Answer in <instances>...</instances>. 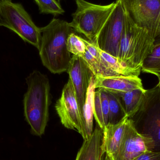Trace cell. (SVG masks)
Returning a JSON list of instances; mask_svg holds the SVG:
<instances>
[{
  "instance_id": "484cf974",
  "label": "cell",
  "mask_w": 160,
  "mask_h": 160,
  "mask_svg": "<svg viewBox=\"0 0 160 160\" xmlns=\"http://www.w3.org/2000/svg\"><path fill=\"white\" fill-rule=\"evenodd\" d=\"M158 84L159 85V86H160V82H158Z\"/></svg>"
},
{
  "instance_id": "277c9868",
  "label": "cell",
  "mask_w": 160,
  "mask_h": 160,
  "mask_svg": "<svg viewBox=\"0 0 160 160\" xmlns=\"http://www.w3.org/2000/svg\"><path fill=\"white\" fill-rule=\"evenodd\" d=\"M138 132L153 141V151L160 152V87L146 91L138 112L130 118Z\"/></svg>"
},
{
  "instance_id": "8992f818",
  "label": "cell",
  "mask_w": 160,
  "mask_h": 160,
  "mask_svg": "<svg viewBox=\"0 0 160 160\" xmlns=\"http://www.w3.org/2000/svg\"><path fill=\"white\" fill-rule=\"evenodd\" d=\"M2 13L10 26V30L25 42L39 50L41 43L40 28L37 26L21 4L11 0H0Z\"/></svg>"
},
{
  "instance_id": "4316f807",
  "label": "cell",
  "mask_w": 160,
  "mask_h": 160,
  "mask_svg": "<svg viewBox=\"0 0 160 160\" xmlns=\"http://www.w3.org/2000/svg\"><path fill=\"white\" fill-rule=\"evenodd\" d=\"M58 1H60V0H58Z\"/></svg>"
},
{
  "instance_id": "603a6c76",
  "label": "cell",
  "mask_w": 160,
  "mask_h": 160,
  "mask_svg": "<svg viewBox=\"0 0 160 160\" xmlns=\"http://www.w3.org/2000/svg\"><path fill=\"white\" fill-rule=\"evenodd\" d=\"M38 5L40 13L50 14L56 16L63 15L64 10L58 0H34Z\"/></svg>"
},
{
  "instance_id": "2e32d148",
  "label": "cell",
  "mask_w": 160,
  "mask_h": 160,
  "mask_svg": "<svg viewBox=\"0 0 160 160\" xmlns=\"http://www.w3.org/2000/svg\"><path fill=\"white\" fill-rule=\"evenodd\" d=\"M95 89V77L94 75L91 77L89 82L82 116V132L81 134L84 141L88 140L93 132Z\"/></svg>"
},
{
  "instance_id": "5b68a950",
  "label": "cell",
  "mask_w": 160,
  "mask_h": 160,
  "mask_svg": "<svg viewBox=\"0 0 160 160\" xmlns=\"http://www.w3.org/2000/svg\"><path fill=\"white\" fill-rule=\"evenodd\" d=\"M77 8L69 23L76 32L93 42L112 13L115 2L107 5L95 4L85 0H76Z\"/></svg>"
},
{
  "instance_id": "7c38bea8",
  "label": "cell",
  "mask_w": 160,
  "mask_h": 160,
  "mask_svg": "<svg viewBox=\"0 0 160 160\" xmlns=\"http://www.w3.org/2000/svg\"><path fill=\"white\" fill-rule=\"evenodd\" d=\"M95 77L96 88L102 89L111 93H122L135 89H144L142 82L136 76H104L97 75Z\"/></svg>"
},
{
  "instance_id": "ba28073f",
  "label": "cell",
  "mask_w": 160,
  "mask_h": 160,
  "mask_svg": "<svg viewBox=\"0 0 160 160\" xmlns=\"http://www.w3.org/2000/svg\"><path fill=\"white\" fill-rule=\"evenodd\" d=\"M124 8L118 1L93 43L101 50L118 58L125 23Z\"/></svg>"
},
{
  "instance_id": "d4e9b609",
  "label": "cell",
  "mask_w": 160,
  "mask_h": 160,
  "mask_svg": "<svg viewBox=\"0 0 160 160\" xmlns=\"http://www.w3.org/2000/svg\"><path fill=\"white\" fill-rule=\"evenodd\" d=\"M0 26H4V27H6V28L10 29V26H9V24L5 18L4 17L2 13L1 7H0Z\"/></svg>"
},
{
  "instance_id": "7402d4cb",
  "label": "cell",
  "mask_w": 160,
  "mask_h": 160,
  "mask_svg": "<svg viewBox=\"0 0 160 160\" xmlns=\"http://www.w3.org/2000/svg\"><path fill=\"white\" fill-rule=\"evenodd\" d=\"M67 47L68 51L73 55L82 58L86 52V45L82 38L74 32L70 34L67 41Z\"/></svg>"
},
{
  "instance_id": "3957f363",
  "label": "cell",
  "mask_w": 160,
  "mask_h": 160,
  "mask_svg": "<svg viewBox=\"0 0 160 160\" xmlns=\"http://www.w3.org/2000/svg\"><path fill=\"white\" fill-rule=\"evenodd\" d=\"M125 13L118 59L125 66L142 71L144 61L151 52L155 39L147 30L137 26Z\"/></svg>"
},
{
  "instance_id": "e0dca14e",
  "label": "cell",
  "mask_w": 160,
  "mask_h": 160,
  "mask_svg": "<svg viewBox=\"0 0 160 160\" xmlns=\"http://www.w3.org/2000/svg\"><path fill=\"white\" fill-rule=\"evenodd\" d=\"M94 105L95 120L103 130L109 122V99L106 91L102 89L95 91Z\"/></svg>"
},
{
  "instance_id": "7a4b0ae2",
  "label": "cell",
  "mask_w": 160,
  "mask_h": 160,
  "mask_svg": "<svg viewBox=\"0 0 160 160\" xmlns=\"http://www.w3.org/2000/svg\"><path fill=\"white\" fill-rule=\"evenodd\" d=\"M28 86L23 98L25 120L34 135L41 136L45 133L49 119L50 104V85L46 75L34 70L26 78Z\"/></svg>"
},
{
  "instance_id": "44dd1931",
  "label": "cell",
  "mask_w": 160,
  "mask_h": 160,
  "mask_svg": "<svg viewBox=\"0 0 160 160\" xmlns=\"http://www.w3.org/2000/svg\"><path fill=\"white\" fill-rule=\"evenodd\" d=\"M86 45V52L82 57L86 63L96 76L99 74L100 55L99 48L93 42L82 38Z\"/></svg>"
},
{
  "instance_id": "d6986e66",
  "label": "cell",
  "mask_w": 160,
  "mask_h": 160,
  "mask_svg": "<svg viewBox=\"0 0 160 160\" xmlns=\"http://www.w3.org/2000/svg\"><path fill=\"white\" fill-rule=\"evenodd\" d=\"M142 71L157 76L160 82V38L155 40L151 52L144 61Z\"/></svg>"
},
{
  "instance_id": "8fae6325",
  "label": "cell",
  "mask_w": 160,
  "mask_h": 160,
  "mask_svg": "<svg viewBox=\"0 0 160 160\" xmlns=\"http://www.w3.org/2000/svg\"><path fill=\"white\" fill-rule=\"evenodd\" d=\"M67 72L73 84L82 116L89 82L94 74L83 59L76 55L71 58Z\"/></svg>"
},
{
  "instance_id": "30bf717a",
  "label": "cell",
  "mask_w": 160,
  "mask_h": 160,
  "mask_svg": "<svg viewBox=\"0 0 160 160\" xmlns=\"http://www.w3.org/2000/svg\"><path fill=\"white\" fill-rule=\"evenodd\" d=\"M153 142L138 132L130 118L126 123L123 141L114 160H132L143 152L153 151Z\"/></svg>"
},
{
  "instance_id": "9a60e30c",
  "label": "cell",
  "mask_w": 160,
  "mask_h": 160,
  "mask_svg": "<svg viewBox=\"0 0 160 160\" xmlns=\"http://www.w3.org/2000/svg\"><path fill=\"white\" fill-rule=\"evenodd\" d=\"M100 55L99 75L104 76H136L139 77L141 71L123 65L116 57L99 48Z\"/></svg>"
},
{
  "instance_id": "5bb4252c",
  "label": "cell",
  "mask_w": 160,
  "mask_h": 160,
  "mask_svg": "<svg viewBox=\"0 0 160 160\" xmlns=\"http://www.w3.org/2000/svg\"><path fill=\"white\" fill-rule=\"evenodd\" d=\"M128 118L115 125L108 124L103 130V146L107 154V160H114L123 141L126 123Z\"/></svg>"
},
{
  "instance_id": "52a82bcc",
  "label": "cell",
  "mask_w": 160,
  "mask_h": 160,
  "mask_svg": "<svg viewBox=\"0 0 160 160\" xmlns=\"http://www.w3.org/2000/svg\"><path fill=\"white\" fill-rule=\"evenodd\" d=\"M137 26L145 28L155 40L160 38V0H117Z\"/></svg>"
},
{
  "instance_id": "6da1fadb",
  "label": "cell",
  "mask_w": 160,
  "mask_h": 160,
  "mask_svg": "<svg viewBox=\"0 0 160 160\" xmlns=\"http://www.w3.org/2000/svg\"><path fill=\"white\" fill-rule=\"evenodd\" d=\"M40 30L41 43L38 51L43 65L52 74L67 71L72 57L67 49V41L74 29L67 22L53 18Z\"/></svg>"
},
{
  "instance_id": "ac0fdd59",
  "label": "cell",
  "mask_w": 160,
  "mask_h": 160,
  "mask_svg": "<svg viewBox=\"0 0 160 160\" xmlns=\"http://www.w3.org/2000/svg\"><path fill=\"white\" fill-rule=\"evenodd\" d=\"M146 91L145 89H137L116 94L120 98L129 118L132 117L140 109L144 99Z\"/></svg>"
},
{
  "instance_id": "4fadbf2b",
  "label": "cell",
  "mask_w": 160,
  "mask_h": 160,
  "mask_svg": "<svg viewBox=\"0 0 160 160\" xmlns=\"http://www.w3.org/2000/svg\"><path fill=\"white\" fill-rule=\"evenodd\" d=\"M103 146V130L97 124L88 140L84 141L76 160H106Z\"/></svg>"
},
{
  "instance_id": "ffe728a7",
  "label": "cell",
  "mask_w": 160,
  "mask_h": 160,
  "mask_svg": "<svg viewBox=\"0 0 160 160\" xmlns=\"http://www.w3.org/2000/svg\"><path fill=\"white\" fill-rule=\"evenodd\" d=\"M106 92L109 99V124L115 125L128 117L119 97L114 93Z\"/></svg>"
},
{
  "instance_id": "9c48e42d",
  "label": "cell",
  "mask_w": 160,
  "mask_h": 160,
  "mask_svg": "<svg viewBox=\"0 0 160 160\" xmlns=\"http://www.w3.org/2000/svg\"><path fill=\"white\" fill-rule=\"evenodd\" d=\"M55 109L61 123L67 128L82 132V116L71 80L63 88L61 98L56 102Z\"/></svg>"
},
{
  "instance_id": "cb8c5ba5",
  "label": "cell",
  "mask_w": 160,
  "mask_h": 160,
  "mask_svg": "<svg viewBox=\"0 0 160 160\" xmlns=\"http://www.w3.org/2000/svg\"><path fill=\"white\" fill-rule=\"evenodd\" d=\"M132 160H160V152L145 151Z\"/></svg>"
}]
</instances>
